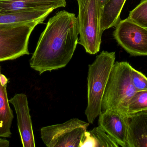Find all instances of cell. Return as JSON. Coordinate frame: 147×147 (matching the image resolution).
<instances>
[{
    "mask_svg": "<svg viewBox=\"0 0 147 147\" xmlns=\"http://www.w3.org/2000/svg\"><path fill=\"white\" fill-rule=\"evenodd\" d=\"M126 0H109L103 9L101 29L105 30L115 26L121 20L120 15Z\"/></svg>",
    "mask_w": 147,
    "mask_h": 147,
    "instance_id": "obj_15",
    "label": "cell"
},
{
    "mask_svg": "<svg viewBox=\"0 0 147 147\" xmlns=\"http://www.w3.org/2000/svg\"><path fill=\"white\" fill-rule=\"evenodd\" d=\"M115 27L114 38L128 53L147 56V28L128 18L120 20Z\"/></svg>",
    "mask_w": 147,
    "mask_h": 147,
    "instance_id": "obj_7",
    "label": "cell"
},
{
    "mask_svg": "<svg viewBox=\"0 0 147 147\" xmlns=\"http://www.w3.org/2000/svg\"><path fill=\"white\" fill-rule=\"evenodd\" d=\"M66 0H0V14L65 7Z\"/></svg>",
    "mask_w": 147,
    "mask_h": 147,
    "instance_id": "obj_10",
    "label": "cell"
},
{
    "mask_svg": "<svg viewBox=\"0 0 147 147\" xmlns=\"http://www.w3.org/2000/svg\"><path fill=\"white\" fill-rule=\"evenodd\" d=\"M128 18L140 26L147 28V0H142L130 11Z\"/></svg>",
    "mask_w": 147,
    "mask_h": 147,
    "instance_id": "obj_17",
    "label": "cell"
},
{
    "mask_svg": "<svg viewBox=\"0 0 147 147\" xmlns=\"http://www.w3.org/2000/svg\"><path fill=\"white\" fill-rule=\"evenodd\" d=\"M132 68L126 61L115 63L104 93L102 112L111 110L127 115L129 101L136 91L131 79Z\"/></svg>",
    "mask_w": 147,
    "mask_h": 147,
    "instance_id": "obj_3",
    "label": "cell"
},
{
    "mask_svg": "<svg viewBox=\"0 0 147 147\" xmlns=\"http://www.w3.org/2000/svg\"><path fill=\"white\" fill-rule=\"evenodd\" d=\"M9 142L6 139H0V147H8Z\"/></svg>",
    "mask_w": 147,
    "mask_h": 147,
    "instance_id": "obj_19",
    "label": "cell"
},
{
    "mask_svg": "<svg viewBox=\"0 0 147 147\" xmlns=\"http://www.w3.org/2000/svg\"><path fill=\"white\" fill-rule=\"evenodd\" d=\"M132 83L136 91L147 90V77L144 74L132 67L131 69Z\"/></svg>",
    "mask_w": 147,
    "mask_h": 147,
    "instance_id": "obj_18",
    "label": "cell"
},
{
    "mask_svg": "<svg viewBox=\"0 0 147 147\" xmlns=\"http://www.w3.org/2000/svg\"><path fill=\"white\" fill-rule=\"evenodd\" d=\"M127 147H147V111L129 117Z\"/></svg>",
    "mask_w": 147,
    "mask_h": 147,
    "instance_id": "obj_11",
    "label": "cell"
},
{
    "mask_svg": "<svg viewBox=\"0 0 147 147\" xmlns=\"http://www.w3.org/2000/svg\"><path fill=\"white\" fill-rule=\"evenodd\" d=\"M77 17L65 10L49 19L30 60L31 68L40 75L66 66L78 42Z\"/></svg>",
    "mask_w": 147,
    "mask_h": 147,
    "instance_id": "obj_1",
    "label": "cell"
},
{
    "mask_svg": "<svg viewBox=\"0 0 147 147\" xmlns=\"http://www.w3.org/2000/svg\"><path fill=\"white\" fill-rule=\"evenodd\" d=\"M142 111H147V90L136 91L127 106V114L129 117Z\"/></svg>",
    "mask_w": 147,
    "mask_h": 147,
    "instance_id": "obj_16",
    "label": "cell"
},
{
    "mask_svg": "<svg viewBox=\"0 0 147 147\" xmlns=\"http://www.w3.org/2000/svg\"><path fill=\"white\" fill-rule=\"evenodd\" d=\"M54 8L42 9L10 14H0V24L45 20Z\"/></svg>",
    "mask_w": 147,
    "mask_h": 147,
    "instance_id": "obj_14",
    "label": "cell"
},
{
    "mask_svg": "<svg viewBox=\"0 0 147 147\" xmlns=\"http://www.w3.org/2000/svg\"><path fill=\"white\" fill-rule=\"evenodd\" d=\"M8 83V79L1 73L0 66V137L4 138L11 136L10 128L14 118L8 98L7 90Z\"/></svg>",
    "mask_w": 147,
    "mask_h": 147,
    "instance_id": "obj_12",
    "label": "cell"
},
{
    "mask_svg": "<svg viewBox=\"0 0 147 147\" xmlns=\"http://www.w3.org/2000/svg\"><path fill=\"white\" fill-rule=\"evenodd\" d=\"M78 15L77 17L79 32L78 43L90 54L99 51L102 31L101 18L103 9L100 0H77Z\"/></svg>",
    "mask_w": 147,
    "mask_h": 147,
    "instance_id": "obj_4",
    "label": "cell"
},
{
    "mask_svg": "<svg viewBox=\"0 0 147 147\" xmlns=\"http://www.w3.org/2000/svg\"><path fill=\"white\" fill-rule=\"evenodd\" d=\"M89 124L78 118H72L64 123L42 127L41 138L48 147H80Z\"/></svg>",
    "mask_w": 147,
    "mask_h": 147,
    "instance_id": "obj_6",
    "label": "cell"
},
{
    "mask_svg": "<svg viewBox=\"0 0 147 147\" xmlns=\"http://www.w3.org/2000/svg\"><path fill=\"white\" fill-rule=\"evenodd\" d=\"M9 102L14 107L22 146L24 147H35L32 124L27 97L23 93L16 94L13 97L9 100Z\"/></svg>",
    "mask_w": 147,
    "mask_h": 147,
    "instance_id": "obj_9",
    "label": "cell"
},
{
    "mask_svg": "<svg viewBox=\"0 0 147 147\" xmlns=\"http://www.w3.org/2000/svg\"><path fill=\"white\" fill-rule=\"evenodd\" d=\"M115 58V52L103 51L89 65L87 105L85 114L90 124L93 123L102 112V100Z\"/></svg>",
    "mask_w": 147,
    "mask_h": 147,
    "instance_id": "obj_2",
    "label": "cell"
},
{
    "mask_svg": "<svg viewBox=\"0 0 147 147\" xmlns=\"http://www.w3.org/2000/svg\"><path fill=\"white\" fill-rule=\"evenodd\" d=\"M98 116L99 126L119 146L127 147L129 117L111 110L101 112Z\"/></svg>",
    "mask_w": 147,
    "mask_h": 147,
    "instance_id": "obj_8",
    "label": "cell"
},
{
    "mask_svg": "<svg viewBox=\"0 0 147 147\" xmlns=\"http://www.w3.org/2000/svg\"><path fill=\"white\" fill-rule=\"evenodd\" d=\"M45 20L0 24V62L29 55L28 44L31 33Z\"/></svg>",
    "mask_w": 147,
    "mask_h": 147,
    "instance_id": "obj_5",
    "label": "cell"
},
{
    "mask_svg": "<svg viewBox=\"0 0 147 147\" xmlns=\"http://www.w3.org/2000/svg\"><path fill=\"white\" fill-rule=\"evenodd\" d=\"M118 147L119 146L98 126L84 133L80 144V147Z\"/></svg>",
    "mask_w": 147,
    "mask_h": 147,
    "instance_id": "obj_13",
    "label": "cell"
},
{
    "mask_svg": "<svg viewBox=\"0 0 147 147\" xmlns=\"http://www.w3.org/2000/svg\"><path fill=\"white\" fill-rule=\"evenodd\" d=\"M100 2H101V6H102V7L103 9L105 5L107 3V2L109 0H100Z\"/></svg>",
    "mask_w": 147,
    "mask_h": 147,
    "instance_id": "obj_20",
    "label": "cell"
}]
</instances>
